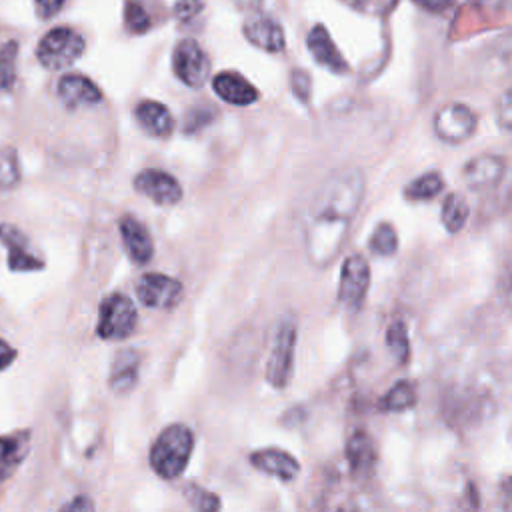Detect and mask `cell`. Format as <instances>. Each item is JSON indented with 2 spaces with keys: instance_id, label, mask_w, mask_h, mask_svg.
<instances>
[{
  "instance_id": "obj_5",
  "label": "cell",
  "mask_w": 512,
  "mask_h": 512,
  "mask_svg": "<svg viewBox=\"0 0 512 512\" xmlns=\"http://www.w3.org/2000/svg\"><path fill=\"white\" fill-rule=\"evenodd\" d=\"M136 322L138 314L132 300L120 292H114L100 304L96 332L104 340H124L134 332Z\"/></svg>"
},
{
  "instance_id": "obj_36",
  "label": "cell",
  "mask_w": 512,
  "mask_h": 512,
  "mask_svg": "<svg viewBox=\"0 0 512 512\" xmlns=\"http://www.w3.org/2000/svg\"><path fill=\"white\" fill-rule=\"evenodd\" d=\"M36 2V10L42 18H50L54 14L60 12L64 0H34Z\"/></svg>"
},
{
  "instance_id": "obj_32",
  "label": "cell",
  "mask_w": 512,
  "mask_h": 512,
  "mask_svg": "<svg viewBox=\"0 0 512 512\" xmlns=\"http://www.w3.org/2000/svg\"><path fill=\"white\" fill-rule=\"evenodd\" d=\"M124 24L132 34H142L150 28V18L138 2L128 0L124 4Z\"/></svg>"
},
{
  "instance_id": "obj_25",
  "label": "cell",
  "mask_w": 512,
  "mask_h": 512,
  "mask_svg": "<svg viewBox=\"0 0 512 512\" xmlns=\"http://www.w3.org/2000/svg\"><path fill=\"white\" fill-rule=\"evenodd\" d=\"M468 214H470V206L468 202L460 196V194H448L442 202V212H440V218H442V224L444 228L450 232V234H456L462 230V226L466 224L468 220Z\"/></svg>"
},
{
  "instance_id": "obj_16",
  "label": "cell",
  "mask_w": 512,
  "mask_h": 512,
  "mask_svg": "<svg viewBox=\"0 0 512 512\" xmlns=\"http://www.w3.org/2000/svg\"><path fill=\"white\" fill-rule=\"evenodd\" d=\"M212 90L228 104L248 106L258 100V90L242 74L234 70H224L212 78Z\"/></svg>"
},
{
  "instance_id": "obj_23",
  "label": "cell",
  "mask_w": 512,
  "mask_h": 512,
  "mask_svg": "<svg viewBox=\"0 0 512 512\" xmlns=\"http://www.w3.org/2000/svg\"><path fill=\"white\" fill-rule=\"evenodd\" d=\"M416 388L410 380H398L378 402L382 412H402L416 404Z\"/></svg>"
},
{
  "instance_id": "obj_24",
  "label": "cell",
  "mask_w": 512,
  "mask_h": 512,
  "mask_svg": "<svg viewBox=\"0 0 512 512\" xmlns=\"http://www.w3.org/2000/svg\"><path fill=\"white\" fill-rule=\"evenodd\" d=\"M444 190V178L440 172H426L404 186V198L412 202L432 200Z\"/></svg>"
},
{
  "instance_id": "obj_38",
  "label": "cell",
  "mask_w": 512,
  "mask_h": 512,
  "mask_svg": "<svg viewBox=\"0 0 512 512\" xmlns=\"http://www.w3.org/2000/svg\"><path fill=\"white\" fill-rule=\"evenodd\" d=\"M212 112H214V110H210V112H204V110H192V112L188 114V118H196V120H188V122H186V130L190 132V130H196V128H200V126L208 124V122H210Z\"/></svg>"
},
{
  "instance_id": "obj_41",
  "label": "cell",
  "mask_w": 512,
  "mask_h": 512,
  "mask_svg": "<svg viewBox=\"0 0 512 512\" xmlns=\"http://www.w3.org/2000/svg\"><path fill=\"white\" fill-rule=\"evenodd\" d=\"M234 4L240 8V10H250V12H256L262 4V0H234Z\"/></svg>"
},
{
  "instance_id": "obj_30",
  "label": "cell",
  "mask_w": 512,
  "mask_h": 512,
  "mask_svg": "<svg viewBox=\"0 0 512 512\" xmlns=\"http://www.w3.org/2000/svg\"><path fill=\"white\" fill-rule=\"evenodd\" d=\"M188 502L196 508V510H202V512H214V510H220V498L214 494V492H208L206 488H200L196 484H190L186 486L184 490Z\"/></svg>"
},
{
  "instance_id": "obj_34",
  "label": "cell",
  "mask_w": 512,
  "mask_h": 512,
  "mask_svg": "<svg viewBox=\"0 0 512 512\" xmlns=\"http://www.w3.org/2000/svg\"><path fill=\"white\" fill-rule=\"evenodd\" d=\"M290 86H292L294 96H296L300 102L306 104L308 98H310V86H312L310 76H308L304 70L296 68V70H292V74H290Z\"/></svg>"
},
{
  "instance_id": "obj_21",
  "label": "cell",
  "mask_w": 512,
  "mask_h": 512,
  "mask_svg": "<svg viewBox=\"0 0 512 512\" xmlns=\"http://www.w3.org/2000/svg\"><path fill=\"white\" fill-rule=\"evenodd\" d=\"M346 460L350 464V472L358 478L368 474L376 462V450L372 438L364 430H356L346 442Z\"/></svg>"
},
{
  "instance_id": "obj_26",
  "label": "cell",
  "mask_w": 512,
  "mask_h": 512,
  "mask_svg": "<svg viewBox=\"0 0 512 512\" xmlns=\"http://www.w3.org/2000/svg\"><path fill=\"white\" fill-rule=\"evenodd\" d=\"M386 346L394 354L398 364H406L410 360V340L408 330L402 320H394L386 328Z\"/></svg>"
},
{
  "instance_id": "obj_6",
  "label": "cell",
  "mask_w": 512,
  "mask_h": 512,
  "mask_svg": "<svg viewBox=\"0 0 512 512\" xmlns=\"http://www.w3.org/2000/svg\"><path fill=\"white\" fill-rule=\"evenodd\" d=\"M370 288V264L360 254H350L340 268L338 280V304L356 312L362 308Z\"/></svg>"
},
{
  "instance_id": "obj_28",
  "label": "cell",
  "mask_w": 512,
  "mask_h": 512,
  "mask_svg": "<svg viewBox=\"0 0 512 512\" xmlns=\"http://www.w3.org/2000/svg\"><path fill=\"white\" fill-rule=\"evenodd\" d=\"M368 248L372 254L378 256H392L398 250V234L394 230L392 224L388 222H380L368 240Z\"/></svg>"
},
{
  "instance_id": "obj_29",
  "label": "cell",
  "mask_w": 512,
  "mask_h": 512,
  "mask_svg": "<svg viewBox=\"0 0 512 512\" xmlns=\"http://www.w3.org/2000/svg\"><path fill=\"white\" fill-rule=\"evenodd\" d=\"M18 42L8 40L0 46V90H10L16 80Z\"/></svg>"
},
{
  "instance_id": "obj_2",
  "label": "cell",
  "mask_w": 512,
  "mask_h": 512,
  "mask_svg": "<svg viewBox=\"0 0 512 512\" xmlns=\"http://www.w3.org/2000/svg\"><path fill=\"white\" fill-rule=\"evenodd\" d=\"M192 448V430L184 424H170L156 436L150 448V466L160 478L174 480L186 470Z\"/></svg>"
},
{
  "instance_id": "obj_37",
  "label": "cell",
  "mask_w": 512,
  "mask_h": 512,
  "mask_svg": "<svg viewBox=\"0 0 512 512\" xmlns=\"http://www.w3.org/2000/svg\"><path fill=\"white\" fill-rule=\"evenodd\" d=\"M418 8H422V10H426V12H434V14H438V12H444V10H448L450 6H452V2L454 0H412Z\"/></svg>"
},
{
  "instance_id": "obj_22",
  "label": "cell",
  "mask_w": 512,
  "mask_h": 512,
  "mask_svg": "<svg viewBox=\"0 0 512 512\" xmlns=\"http://www.w3.org/2000/svg\"><path fill=\"white\" fill-rule=\"evenodd\" d=\"M138 368H140V356L136 350H120L112 362L110 370V388L118 394H126L136 386L138 380Z\"/></svg>"
},
{
  "instance_id": "obj_15",
  "label": "cell",
  "mask_w": 512,
  "mask_h": 512,
  "mask_svg": "<svg viewBox=\"0 0 512 512\" xmlns=\"http://www.w3.org/2000/svg\"><path fill=\"white\" fill-rule=\"evenodd\" d=\"M120 236L124 248L134 264H146L154 254V244L148 228L134 216L126 214L120 218Z\"/></svg>"
},
{
  "instance_id": "obj_27",
  "label": "cell",
  "mask_w": 512,
  "mask_h": 512,
  "mask_svg": "<svg viewBox=\"0 0 512 512\" xmlns=\"http://www.w3.org/2000/svg\"><path fill=\"white\" fill-rule=\"evenodd\" d=\"M20 182V160L12 146L0 148V192L16 188Z\"/></svg>"
},
{
  "instance_id": "obj_12",
  "label": "cell",
  "mask_w": 512,
  "mask_h": 512,
  "mask_svg": "<svg viewBox=\"0 0 512 512\" xmlns=\"http://www.w3.org/2000/svg\"><path fill=\"white\" fill-rule=\"evenodd\" d=\"M506 174V160L496 154H480L466 162L462 176L468 188L472 190H490L494 188Z\"/></svg>"
},
{
  "instance_id": "obj_33",
  "label": "cell",
  "mask_w": 512,
  "mask_h": 512,
  "mask_svg": "<svg viewBox=\"0 0 512 512\" xmlns=\"http://www.w3.org/2000/svg\"><path fill=\"white\" fill-rule=\"evenodd\" d=\"M496 122L502 130L512 132V88L504 90L496 102Z\"/></svg>"
},
{
  "instance_id": "obj_18",
  "label": "cell",
  "mask_w": 512,
  "mask_h": 512,
  "mask_svg": "<svg viewBox=\"0 0 512 512\" xmlns=\"http://www.w3.org/2000/svg\"><path fill=\"white\" fill-rule=\"evenodd\" d=\"M58 96L68 108L92 106L102 100L100 88L82 74H64L58 82Z\"/></svg>"
},
{
  "instance_id": "obj_14",
  "label": "cell",
  "mask_w": 512,
  "mask_h": 512,
  "mask_svg": "<svg viewBox=\"0 0 512 512\" xmlns=\"http://www.w3.org/2000/svg\"><path fill=\"white\" fill-rule=\"evenodd\" d=\"M250 464L270 476L280 478L282 482H290L298 476L300 472V462L286 450L282 448H260L250 452L248 456Z\"/></svg>"
},
{
  "instance_id": "obj_8",
  "label": "cell",
  "mask_w": 512,
  "mask_h": 512,
  "mask_svg": "<svg viewBox=\"0 0 512 512\" xmlns=\"http://www.w3.org/2000/svg\"><path fill=\"white\" fill-rule=\"evenodd\" d=\"M172 68L180 82L190 88H200L208 80L210 62L196 40H180L172 54Z\"/></svg>"
},
{
  "instance_id": "obj_9",
  "label": "cell",
  "mask_w": 512,
  "mask_h": 512,
  "mask_svg": "<svg viewBox=\"0 0 512 512\" xmlns=\"http://www.w3.org/2000/svg\"><path fill=\"white\" fill-rule=\"evenodd\" d=\"M136 296L148 308L168 310L182 300L184 286L180 280L172 276H166L160 272H148L138 280Z\"/></svg>"
},
{
  "instance_id": "obj_20",
  "label": "cell",
  "mask_w": 512,
  "mask_h": 512,
  "mask_svg": "<svg viewBox=\"0 0 512 512\" xmlns=\"http://www.w3.org/2000/svg\"><path fill=\"white\" fill-rule=\"evenodd\" d=\"M30 448V430H18L0 436V482H4L18 464L26 458Z\"/></svg>"
},
{
  "instance_id": "obj_7",
  "label": "cell",
  "mask_w": 512,
  "mask_h": 512,
  "mask_svg": "<svg viewBox=\"0 0 512 512\" xmlns=\"http://www.w3.org/2000/svg\"><path fill=\"white\" fill-rule=\"evenodd\" d=\"M434 132L446 144H462L474 132L478 118L474 110L462 102H448L434 114Z\"/></svg>"
},
{
  "instance_id": "obj_31",
  "label": "cell",
  "mask_w": 512,
  "mask_h": 512,
  "mask_svg": "<svg viewBox=\"0 0 512 512\" xmlns=\"http://www.w3.org/2000/svg\"><path fill=\"white\" fill-rule=\"evenodd\" d=\"M342 2L366 16H386L398 6V0H342Z\"/></svg>"
},
{
  "instance_id": "obj_40",
  "label": "cell",
  "mask_w": 512,
  "mask_h": 512,
  "mask_svg": "<svg viewBox=\"0 0 512 512\" xmlns=\"http://www.w3.org/2000/svg\"><path fill=\"white\" fill-rule=\"evenodd\" d=\"M94 504L86 496H76L72 502H66L62 510H92Z\"/></svg>"
},
{
  "instance_id": "obj_17",
  "label": "cell",
  "mask_w": 512,
  "mask_h": 512,
  "mask_svg": "<svg viewBox=\"0 0 512 512\" xmlns=\"http://www.w3.org/2000/svg\"><path fill=\"white\" fill-rule=\"evenodd\" d=\"M306 44H308L310 54L314 56V60H316L320 66H324V68H328V70H332V72H336V74L348 72V64H346L344 56L340 54L338 46L334 44L332 36L328 34V30H326L322 24H316V26L308 32Z\"/></svg>"
},
{
  "instance_id": "obj_4",
  "label": "cell",
  "mask_w": 512,
  "mask_h": 512,
  "mask_svg": "<svg viewBox=\"0 0 512 512\" xmlns=\"http://www.w3.org/2000/svg\"><path fill=\"white\" fill-rule=\"evenodd\" d=\"M84 52L82 36L72 28H52L38 44L36 56L48 70H62L72 66Z\"/></svg>"
},
{
  "instance_id": "obj_42",
  "label": "cell",
  "mask_w": 512,
  "mask_h": 512,
  "mask_svg": "<svg viewBox=\"0 0 512 512\" xmlns=\"http://www.w3.org/2000/svg\"><path fill=\"white\" fill-rule=\"evenodd\" d=\"M510 442H512V434H510Z\"/></svg>"
},
{
  "instance_id": "obj_10",
  "label": "cell",
  "mask_w": 512,
  "mask_h": 512,
  "mask_svg": "<svg viewBox=\"0 0 512 512\" xmlns=\"http://www.w3.org/2000/svg\"><path fill=\"white\" fill-rule=\"evenodd\" d=\"M134 188L160 206H172L182 200L180 182L172 174L158 168H146L138 172L134 178Z\"/></svg>"
},
{
  "instance_id": "obj_39",
  "label": "cell",
  "mask_w": 512,
  "mask_h": 512,
  "mask_svg": "<svg viewBox=\"0 0 512 512\" xmlns=\"http://www.w3.org/2000/svg\"><path fill=\"white\" fill-rule=\"evenodd\" d=\"M16 360V350L0 338V370L8 368Z\"/></svg>"
},
{
  "instance_id": "obj_1",
  "label": "cell",
  "mask_w": 512,
  "mask_h": 512,
  "mask_svg": "<svg viewBox=\"0 0 512 512\" xmlns=\"http://www.w3.org/2000/svg\"><path fill=\"white\" fill-rule=\"evenodd\" d=\"M366 190L364 174L356 166L330 174L310 196L300 224L308 260L324 268L336 260Z\"/></svg>"
},
{
  "instance_id": "obj_35",
  "label": "cell",
  "mask_w": 512,
  "mask_h": 512,
  "mask_svg": "<svg viewBox=\"0 0 512 512\" xmlns=\"http://www.w3.org/2000/svg\"><path fill=\"white\" fill-rule=\"evenodd\" d=\"M204 8V0H176L174 4V16L182 22L194 18Z\"/></svg>"
},
{
  "instance_id": "obj_13",
  "label": "cell",
  "mask_w": 512,
  "mask_h": 512,
  "mask_svg": "<svg viewBox=\"0 0 512 512\" xmlns=\"http://www.w3.org/2000/svg\"><path fill=\"white\" fill-rule=\"evenodd\" d=\"M0 240L8 252V266L14 272H32L44 268V262L32 252L28 238L12 224H0Z\"/></svg>"
},
{
  "instance_id": "obj_3",
  "label": "cell",
  "mask_w": 512,
  "mask_h": 512,
  "mask_svg": "<svg viewBox=\"0 0 512 512\" xmlns=\"http://www.w3.org/2000/svg\"><path fill=\"white\" fill-rule=\"evenodd\" d=\"M296 338H298L296 320L292 316L280 318L274 330V340H272L270 356L266 362V380L276 390H284L292 378Z\"/></svg>"
},
{
  "instance_id": "obj_11",
  "label": "cell",
  "mask_w": 512,
  "mask_h": 512,
  "mask_svg": "<svg viewBox=\"0 0 512 512\" xmlns=\"http://www.w3.org/2000/svg\"><path fill=\"white\" fill-rule=\"evenodd\" d=\"M242 32L252 46L264 52H282L286 46L284 28L268 14L254 12L252 16H248L242 26Z\"/></svg>"
},
{
  "instance_id": "obj_19",
  "label": "cell",
  "mask_w": 512,
  "mask_h": 512,
  "mask_svg": "<svg viewBox=\"0 0 512 512\" xmlns=\"http://www.w3.org/2000/svg\"><path fill=\"white\" fill-rule=\"evenodd\" d=\"M136 120L154 138H166L174 130V118L170 110L156 100H142L136 106Z\"/></svg>"
}]
</instances>
